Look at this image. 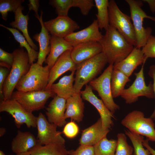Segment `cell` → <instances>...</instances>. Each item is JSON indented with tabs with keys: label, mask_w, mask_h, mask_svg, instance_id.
Returning a JSON list of instances; mask_svg holds the SVG:
<instances>
[{
	"label": "cell",
	"mask_w": 155,
	"mask_h": 155,
	"mask_svg": "<svg viewBox=\"0 0 155 155\" xmlns=\"http://www.w3.org/2000/svg\"><path fill=\"white\" fill-rule=\"evenodd\" d=\"M105 31V34L98 42L102 47V52L108 63L114 64L125 58L135 47L110 25Z\"/></svg>",
	"instance_id": "cell-1"
},
{
	"label": "cell",
	"mask_w": 155,
	"mask_h": 155,
	"mask_svg": "<svg viewBox=\"0 0 155 155\" xmlns=\"http://www.w3.org/2000/svg\"><path fill=\"white\" fill-rule=\"evenodd\" d=\"M13 53L14 57L13 62L3 85V100L11 98L17 84L27 72L31 66L28 54L24 51L23 48L16 49Z\"/></svg>",
	"instance_id": "cell-2"
},
{
	"label": "cell",
	"mask_w": 155,
	"mask_h": 155,
	"mask_svg": "<svg viewBox=\"0 0 155 155\" xmlns=\"http://www.w3.org/2000/svg\"><path fill=\"white\" fill-rule=\"evenodd\" d=\"M108 63L102 53L76 65L74 87L75 93L80 92L84 85L95 78Z\"/></svg>",
	"instance_id": "cell-3"
},
{
	"label": "cell",
	"mask_w": 155,
	"mask_h": 155,
	"mask_svg": "<svg viewBox=\"0 0 155 155\" xmlns=\"http://www.w3.org/2000/svg\"><path fill=\"white\" fill-rule=\"evenodd\" d=\"M50 69L37 63L31 65L27 72L20 80L15 88L22 92L45 90L48 84Z\"/></svg>",
	"instance_id": "cell-4"
},
{
	"label": "cell",
	"mask_w": 155,
	"mask_h": 155,
	"mask_svg": "<svg viewBox=\"0 0 155 155\" xmlns=\"http://www.w3.org/2000/svg\"><path fill=\"white\" fill-rule=\"evenodd\" d=\"M129 5L130 17L135 30L137 41L135 47L142 48L146 44L152 31L150 27L145 28L143 26L145 18L150 19L155 22V17L148 16L142 8V1L138 0H126Z\"/></svg>",
	"instance_id": "cell-5"
},
{
	"label": "cell",
	"mask_w": 155,
	"mask_h": 155,
	"mask_svg": "<svg viewBox=\"0 0 155 155\" xmlns=\"http://www.w3.org/2000/svg\"><path fill=\"white\" fill-rule=\"evenodd\" d=\"M108 13L109 25L116 29L128 42L136 47V36L130 16L123 12L113 0L109 1Z\"/></svg>",
	"instance_id": "cell-6"
},
{
	"label": "cell",
	"mask_w": 155,
	"mask_h": 155,
	"mask_svg": "<svg viewBox=\"0 0 155 155\" xmlns=\"http://www.w3.org/2000/svg\"><path fill=\"white\" fill-rule=\"evenodd\" d=\"M121 124L130 131L145 136L155 142V129L153 119L145 117L144 113L138 110L129 113L121 121Z\"/></svg>",
	"instance_id": "cell-7"
},
{
	"label": "cell",
	"mask_w": 155,
	"mask_h": 155,
	"mask_svg": "<svg viewBox=\"0 0 155 155\" xmlns=\"http://www.w3.org/2000/svg\"><path fill=\"white\" fill-rule=\"evenodd\" d=\"M113 65L109 64L99 77L89 82L92 89L98 92L106 106L113 114L120 108L114 102L112 93L111 78Z\"/></svg>",
	"instance_id": "cell-8"
},
{
	"label": "cell",
	"mask_w": 155,
	"mask_h": 155,
	"mask_svg": "<svg viewBox=\"0 0 155 155\" xmlns=\"http://www.w3.org/2000/svg\"><path fill=\"white\" fill-rule=\"evenodd\" d=\"M143 64L140 71L134 73L135 79L128 88L125 89L120 96L127 104H131L138 100L140 97L144 96L148 98H154L153 84L150 82L146 85L145 80Z\"/></svg>",
	"instance_id": "cell-9"
},
{
	"label": "cell",
	"mask_w": 155,
	"mask_h": 155,
	"mask_svg": "<svg viewBox=\"0 0 155 155\" xmlns=\"http://www.w3.org/2000/svg\"><path fill=\"white\" fill-rule=\"evenodd\" d=\"M56 94L51 90L13 92L11 98L17 101L25 109L32 113L43 108L48 99Z\"/></svg>",
	"instance_id": "cell-10"
},
{
	"label": "cell",
	"mask_w": 155,
	"mask_h": 155,
	"mask_svg": "<svg viewBox=\"0 0 155 155\" xmlns=\"http://www.w3.org/2000/svg\"><path fill=\"white\" fill-rule=\"evenodd\" d=\"M5 112L14 118L15 124L18 128L25 124L27 127H36L37 117L32 113L25 109L17 101L11 98L1 100L0 103V112Z\"/></svg>",
	"instance_id": "cell-11"
},
{
	"label": "cell",
	"mask_w": 155,
	"mask_h": 155,
	"mask_svg": "<svg viewBox=\"0 0 155 155\" xmlns=\"http://www.w3.org/2000/svg\"><path fill=\"white\" fill-rule=\"evenodd\" d=\"M57 126L49 122L44 116L40 113L37 117V138L42 145L52 143L65 144V141L61 132L57 130Z\"/></svg>",
	"instance_id": "cell-12"
},
{
	"label": "cell",
	"mask_w": 155,
	"mask_h": 155,
	"mask_svg": "<svg viewBox=\"0 0 155 155\" xmlns=\"http://www.w3.org/2000/svg\"><path fill=\"white\" fill-rule=\"evenodd\" d=\"M44 25L51 36L65 38L79 28L78 24L68 16H58L44 22Z\"/></svg>",
	"instance_id": "cell-13"
},
{
	"label": "cell",
	"mask_w": 155,
	"mask_h": 155,
	"mask_svg": "<svg viewBox=\"0 0 155 155\" xmlns=\"http://www.w3.org/2000/svg\"><path fill=\"white\" fill-rule=\"evenodd\" d=\"M84 90L81 91L82 99L92 105L99 113L102 126L104 129H109L113 124L112 118L113 114L107 108L102 99L98 98L93 93L92 89L89 85H85Z\"/></svg>",
	"instance_id": "cell-14"
},
{
	"label": "cell",
	"mask_w": 155,
	"mask_h": 155,
	"mask_svg": "<svg viewBox=\"0 0 155 155\" xmlns=\"http://www.w3.org/2000/svg\"><path fill=\"white\" fill-rule=\"evenodd\" d=\"M71 51H67L61 55L50 69L48 82L45 90H51V87L54 82L66 72L75 71L76 65L71 59Z\"/></svg>",
	"instance_id": "cell-15"
},
{
	"label": "cell",
	"mask_w": 155,
	"mask_h": 155,
	"mask_svg": "<svg viewBox=\"0 0 155 155\" xmlns=\"http://www.w3.org/2000/svg\"><path fill=\"white\" fill-rule=\"evenodd\" d=\"M99 29L97 20H94L87 28L79 31L74 32L64 38L70 42L73 47L84 42H98L103 36Z\"/></svg>",
	"instance_id": "cell-16"
},
{
	"label": "cell",
	"mask_w": 155,
	"mask_h": 155,
	"mask_svg": "<svg viewBox=\"0 0 155 155\" xmlns=\"http://www.w3.org/2000/svg\"><path fill=\"white\" fill-rule=\"evenodd\" d=\"M66 100L56 95L46 108L45 113L48 121L59 127L66 124L65 118Z\"/></svg>",
	"instance_id": "cell-17"
},
{
	"label": "cell",
	"mask_w": 155,
	"mask_h": 155,
	"mask_svg": "<svg viewBox=\"0 0 155 155\" xmlns=\"http://www.w3.org/2000/svg\"><path fill=\"white\" fill-rule=\"evenodd\" d=\"M102 50L99 42H84L73 46L71 51V56L73 62L77 65L101 53Z\"/></svg>",
	"instance_id": "cell-18"
},
{
	"label": "cell",
	"mask_w": 155,
	"mask_h": 155,
	"mask_svg": "<svg viewBox=\"0 0 155 155\" xmlns=\"http://www.w3.org/2000/svg\"><path fill=\"white\" fill-rule=\"evenodd\" d=\"M146 61L142 49L135 47L125 58L114 64L113 69L120 71L129 77L137 67L144 64Z\"/></svg>",
	"instance_id": "cell-19"
},
{
	"label": "cell",
	"mask_w": 155,
	"mask_h": 155,
	"mask_svg": "<svg viewBox=\"0 0 155 155\" xmlns=\"http://www.w3.org/2000/svg\"><path fill=\"white\" fill-rule=\"evenodd\" d=\"M109 129H104L100 118L94 124L82 130L79 140L80 145L94 146L102 139L106 137Z\"/></svg>",
	"instance_id": "cell-20"
},
{
	"label": "cell",
	"mask_w": 155,
	"mask_h": 155,
	"mask_svg": "<svg viewBox=\"0 0 155 155\" xmlns=\"http://www.w3.org/2000/svg\"><path fill=\"white\" fill-rule=\"evenodd\" d=\"M50 45V53L45 61L50 69L61 55L67 51L71 50L73 48L64 38L51 35Z\"/></svg>",
	"instance_id": "cell-21"
},
{
	"label": "cell",
	"mask_w": 155,
	"mask_h": 155,
	"mask_svg": "<svg viewBox=\"0 0 155 155\" xmlns=\"http://www.w3.org/2000/svg\"><path fill=\"white\" fill-rule=\"evenodd\" d=\"M43 12L41 11L40 16L37 18L40 24L41 28L40 32L37 33L33 37V38L39 43V46L37 63L42 66L45 61L46 56L50 51V38L51 36L45 27L42 20Z\"/></svg>",
	"instance_id": "cell-22"
},
{
	"label": "cell",
	"mask_w": 155,
	"mask_h": 155,
	"mask_svg": "<svg viewBox=\"0 0 155 155\" xmlns=\"http://www.w3.org/2000/svg\"><path fill=\"white\" fill-rule=\"evenodd\" d=\"M39 142L34 136L28 131L18 130L11 143V149L16 154L26 152L36 146Z\"/></svg>",
	"instance_id": "cell-23"
},
{
	"label": "cell",
	"mask_w": 155,
	"mask_h": 155,
	"mask_svg": "<svg viewBox=\"0 0 155 155\" xmlns=\"http://www.w3.org/2000/svg\"><path fill=\"white\" fill-rule=\"evenodd\" d=\"M84 107L80 92L75 93L66 100L65 119L70 118L78 123L81 121L84 116Z\"/></svg>",
	"instance_id": "cell-24"
},
{
	"label": "cell",
	"mask_w": 155,
	"mask_h": 155,
	"mask_svg": "<svg viewBox=\"0 0 155 155\" xmlns=\"http://www.w3.org/2000/svg\"><path fill=\"white\" fill-rule=\"evenodd\" d=\"M75 71H73L69 75L63 76L57 83L53 84L50 90L56 95L66 100L73 96L75 93L73 84Z\"/></svg>",
	"instance_id": "cell-25"
},
{
	"label": "cell",
	"mask_w": 155,
	"mask_h": 155,
	"mask_svg": "<svg viewBox=\"0 0 155 155\" xmlns=\"http://www.w3.org/2000/svg\"><path fill=\"white\" fill-rule=\"evenodd\" d=\"M24 7L20 5L15 13V20L10 24L13 28H17L23 33L30 46L35 50L38 49L37 46L34 43L30 37L28 30V22L29 20L28 14L24 15L22 11Z\"/></svg>",
	"instance_id": "cell-26"
},
{
	"label": "cell",
	"mask_w": 155,
	"mask_h": 155,
	"mask_svg": "<svg viewBox=\"0 0 155 155\" xmlns=\"http://www.w3.org/2000/svg\"><path fill=\"white\" fill-rule=\"evenodd\" d=\"M28 152L31 155H69L65 144L52 143L42 145L39 143Z\"/></svg>",
	"instance_id": "cell-27"
},
{
	"label": "cell",
	"mask_w": 155,
	"mask_h": 155,
	"mask_svg": "<svg viewBox=\"0 0 155 155\" xmlns=\"http://www.w3.org/2000/svg\"><path fill=\"white\" fill-rule=\"evenodd\" d=\"M129 77L120 70L113 69L111 78V87L113 98L120 96L126 84L129 82Z\"/></svg>",
	"instance_id": "cell-28"
},
{
	"label": "cell",
	"mask_w": 155,
	"mask_h": 155,
	"mask_svg": "<svg viewBox=\"0 0 155 155\" xmlns=\"http://www.w3.org/2000/svg\"><path fill=\"white\" fill-rule=\"evenodd\" d=\"M95 5L97 10L96 14L98 26L101 30L105 31L109 25L108 0H94Z\"/></svg>",
	"instance_id": "cell-29"
},
{
	"label": "cell",
	"mask_w": 155,
	"mask_h": 155,
	"mask_svg": "<svg viewBox=\"0 0 155 155\" xmlns=\"http://www.w3.org/2000/svg\"><path fill=\"white\" fill-rule=\"evenodd\" d=\"M0 26L9 30L13 34L16 40L20 44V47H24L28 54L29 62L31 65L38 59V52L33 49L29 44L24 36L15 28L7 27L0 24Z\"/></svg>",
	"instance_id": "cell-30"
},
{
	"label": "cell",
	"mask_w": 155,
	"mask_h": 155,
	"mask_svg": "<svg viewBox=\"0 0 155 155\" xmlns=\"http://www.w3.org/2000/svg\"><path fill=\"white\" fill-rule=\"evenodd\" d=\"M117 145V140L105 137L93 146L95 155H115Z\"/></svg>",
	"instance_id": "cell-31"
},
{
	"label": "cell",
	"mask_w": 155,
	"mask_h": 155,
	"mask_svg": "<svg viewBox=\"0 0 155 155\" xmlns=\"http://www.w3.org/2000/svg\"><path fill=\"white\" fill-rule=\"evenodd\" d=\"M125 134L129 138L133 147L134 155H150L147 149H145L143 144L144 140V136L131 132L129 130H125Z\"/></svg>",
	"instance_id": "cell-32"
},
{
	"label": "cell",
	"mask_w": 155,
	"mask_h": 155,
	"mask_svg": "<svg viewBox=\"0 0 155 155\" xmlns=\"http://www.w3.org/2000/svg\"><path fill=\"white\" fill-rule=\"evenodd\" d=\"M24 1V0H0V13L2 18L6 21L8 12L13 11L15 13Z\"/></svg>",
	"instance_id": "cell-33"
},
{
	"label": "cell",
	"mask_w": 155,
	"mask_h": 155,
	"mask_svg": "<svg viewBox=\"0 0 155 155\" xmlns=\"http://www.w3.org/2000/svg\"><path fill=\"white\" fill-rule=\"evenodd\" d=\"M117 137V145L115 155H131L133 148L127 143L126 134L119 133Z\"/></svg>",
	"instance_id": "cell-34"
},
{
	"label": "cell",
	"mask_w": 155,
	"mask_h": 155,
	"mask_svg": "<svg viewBox=\"0 0 155 155\" xmlns=\"http://www.w3.org/2000/svg\"><path fill=\"white\" fill-rule=\"evenodd\" d=\"M49 4L55 8L58 16H68L69 11L72 7V0H52Z\"/></svg>",
	"instance_id": "cell-35"
},
{
	"label": "cell",
	"mask_w": 155,
	"mask_h": 155,
	"mask_svg": "<svg viewBox=\"0 0 155 155\" xmlns=\"http://www.w3.org/2000/svg\"><path fill=\"white\" fill-rule=\"evenodd\" d=\"M146 61L148 58H155V37L152 35L149 37L145 45L142 48Z\"/></svg>",
	"instance_id": "cell-36"
},
{
	"label": "cell",
	"mask_w": 155,
	"mask_h": 155,
	"mask_svg": "<svg viewBox=\"0 0 155 155\" xmlns=\"http://www.w3.org/2000/svg\"><path fill=\"white\" fill-rule=\"evenodd\" d=\"M13 53H8L0 48V65L8 69H11L14 61Z\"/></svg>",
	"instance_id": "cell-37"
},
{
	"label": "cell",
	"mask_w": 155,
	"mask_h": 155,
	"mask_svg": "<svg viewBox=\"0 0 155 155\" xmlns=\"http://www.w3.org/2000/svg\"><path fill=\"white\" fill-rule=\"evenodd\" d=\"M79 129L78 125L72 121L66 123L65 125L63 133L65 136L69 138H73L78 134Z\"/></svg>",
	"instance_id": "cell-38"
},
{
	"label": "cell",
	"mask_w": 155,
	"mask_h": 155,
	"mask_svg": "<svg viewBox=\"0 0 155 155\" xmlns=\"http://www.w3.org/2000/svg\"><path fill=\"white\" fill-rule=\"evenodd\" d=\"M94 2L92 0H76V7L80 9L82 15L86 16L94 6Z\"/></svg>",
	"instance_id": "cell-39"
},
{
	"label": "cell",
	"mask_w": 155,
	"mask_h": 155,
	"mask_svg": "<svg viewBox=\"0 0 155 155\" xmlns=\"http://www.w3.org/2000/svg\"><path fill=\"white\" fill-rule=\"evenodd\" d=\"M69 155H95L93 147L80 145L75 150L69 151Z\"/></svg>",
	"instance_id": "cell-40"
},
{
	"label": "cell",
	"mask_w": 155,
	"mask_h": 155,
	"mask_svg": "<svg viewBox=\"0 0 155 155\" xmlns=\"http://www.w3.org/2000/svg\"><path fill=\"white\" fill-rule=\"evenodd\" d=\"M9 71L6 68L1 67L0 68V96L1 100H3V84L7 76Z\"/></svg>",
	"instance_id": "cell-41"
},
{
	"label": "cell",
	"mask_w": 155,
	"mask_h": 155,
	"mask_svg": "<svg viewBox=\"0 0 155 155\" xmlns=\"http://www.w3.org/2000/svg\"><path fill=\"white\" fill-rule=\"evenodd\" d=\"M148 74L153 79V89L155 99V65H153L150 66ZM150 117L153 119H155V106L154 111Z\"/></svg>",
	"instance_id": "cell-42"
},
{
	"label": "cell",
	"mask_w": 155,
	"mask_h": 155,
	"mask_svg": "<svg viewBox=\"0 0 155 155\" xmlns=\"http://www.w3.org/2000/svg\"><path fill=\"white\" fill-rule=\"evenodd\" d=\"M29 3L27 5L29 8V10L30 11L33 10L35 13V17L37 18L40 17L38 14V9L39 6V0H29Z\"/></svg>",
	"instance_id": "cell-43"
},
{
	"label": "cell",
	"mask_w": 155,
	"mask_h": 155,
	"mask_svg": "<svg viewBox=\"0 0 155 155\" xmlns=\"http://www.w3.org/2000/svg\"><path fill=\"white\" fill-rule=\"evenodd\" d=\"M148 141L149 140L147 138L146 140H144L143 142V145L148 150L151 155H155V150L150 146Z\"/></svg>",
	"instance_id": "cell-44"
},
{
	"label": "cell",
	"mask_w": 155,
	"mask_h": 155,
	"mask_svg": "<svg viewBox=\"0 0 155 155\" xmlns=\"http://www.w3.org/2000/svg\"><path fill=\"white\" fill-rule=\"evenodd\" d=\"M142 1L148 3L151 11L153 13L155 12V0H143Z\"/></svg>",
	"instance_id": "cell-45"
},
{
	"label": "cell",
	"mask_w": 155,
	"mask_h": 155,
	"mask_svg": "<svg viewBox=\"0 0 155 155\" xmlns=\"http://www.w3.org/2000/svg\"><path fill=\"white\" fill-rule=\"evenodd\" d=\"M6 129L3 127H1L0 128V136H3L6 132Z\"/></svg>",
	"instance_id": "cell-46"
},
{
	"label": "cell",
	"mask_w": 155,
	"mask_h": 155,
	"mask_svg": "<svg viewBox=\"0 0 155 155\" xmlns=\"http://www.w3.org/2000/svg\"><path fill=\"white\" fill-rule=\"evenodd\" d=\"M9 155H31L29 152L28 151L26 152L15 154V155L10 154Z\"/></svg>",
	"instance_id": "cell-47"
},
{
	"label": "cell",
	"mask_w": 155,
	"mask_h": 155,
	"mask_svg": "<svg viewBox=\"0 0 155 155\" xmlns=\"http://www.w3.org/2000/svg\"><path fill=\"white\" fill-rule=\"evenodd\" d=\"M0 155H5L4 152L2 150L0 151Z\"/></svg>",
	"instance_id": "cell-48"
}]
</instances>
